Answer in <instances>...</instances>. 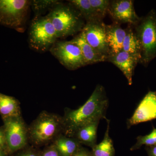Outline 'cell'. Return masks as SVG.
<instances>
[{
  "mask_svg": "<svg viewBox=\"0 0 156 156\" xmlns=\"http://www.w3.org/2000/svg\"><path fill=\"white\" fill-rule=\"evenodd\" d=\"M3 120L9 154L29 144L28 126L22 115L3 118Z\"/></svg>",
  "mask_w": 156,
  "mask_h": 156,
  "instance_id": "obj_7",
  "label": "cell"
},
{
  "mask_svg": "<svg viewBox=\"0 0 156 156\" xmlns=\"http://www.w3.org/2000/svg\"><path fill=\"white\" fill-rule=\"evenodd\" d=\"M54 27L47 16L34 17L29 30L28 41L31 49L46 52L57 41Z\"/></svg>",
  "mask_w": 156,
  "mask_h": 156,
  "instance_id": "obj_6",
  "label": "cell"
},
{
  "mask_svg": "<svg viewBox=\"0 0 156 156\" xmlns=\"http://www.w3.org/2000/svg\"><path fill=\"white\" fill-rule=\"evenodd\" d=\"M42 150L29 144L15 153L14 156H41Z\"/></svg>",
  "mask_w": 156,
  "mask_h": 156,
  "instance_id": "obj_24",
  "label": "cell"
},
{
  "mask_svg": "<svg viewBox=\"0 0 156 156\" xmlns=\"http://www.w3.org/2000/svg\"><path fill=\"white\" fill-rule=\"evenodd\" d=\"M136 143L130 148L131 151L139 149L142 145L152 146L156 145V128L153 127L151 133L145 136H139L136 138Z\"/></svg>",
  "mask_w": 156,
  "mask_h": 156,
  "instance_id": "obj_22",
  "label": "cell"
},
{
  "mask_svg": "<svg viewBox=\"0 0 156 156\" xmlns=\"http://www.w3.org/2000/svg\"><path fill=\"white\" fill-rule=\"evenodd\" d=\"M146 150L148 156H156V145L147 147Z\"/></svg>",
  "mask_w": 156,
  "mask_h": 156,
  "instance_id": "obj_28",
  "label": "cell"
},
{
  "mask_svg": "<svg viewBox=\"0 0 156 156\" xmlns=\"http://www.w3.org/2000/svg\"><path fill=\"white\" fill-rule=\"evenodd\" d=\"M126 30V36L123 41L122 50L127 53L140 56L141 49L140 44L134 33L133 25L128 24Z\"/></svg>",
  "mask_w": 156,
  "mask_h": 156,
  "instance_id": "obj_19",
  "label": "cell"
},
{
  "mask_svg": "<svg viewBox=\"0 0 156 156\" xmlns=\"http://www.w3.org/2000/svg\"><path fill=\"white\" fill-rule=\"evenodd\" d=\"M134 33L140 44V63L146 66L156 57V14L152 10L146 17L140 18L133 26Z\"/></svg>",
  "mask_w": 156,
  "mask_h": 156,
  "instance_id": "obj_4",
  "label": "cell"
},
{
  "mask_svg": "<svg viewBox=\"0 0 156 156\" xmlns=\"http://www.w3.org/2000/svg\"><path fill=\"white\" fill-rule=\"evenodd\" d=\"M58 0H33L31 1V8L35 17H41L43 14L49 12L60 2Z\"/></svg>",
  "mask_w": 156,
  "mask_h": 156,
  "instance_id": "obj_21",
  "label": "cell"
},
{
  "mask_svg": "<svg viewBox=\"0 0 156 156\" xmlns=\"http://www.w3.org/2000/svg\"><path fill=\"white\" fill-rule=\"evenodd\" d=\"M107 129L104 137L101 142L96 144L92 148V153L93 156H115V151L114 147L113 142L110 136V120L107 119Z\"/></svg>",
  "mask_w": 156,
  "mask_h": 156,
  "instance_id": "obj_18",
  "label": "cell"
},
{
  "mask_svg": "<svg viewBox=\"0 0 156 156\" xmlns=\"http://www.w3.org/2000/svg\"><path fill=\"white\" fill-rule=\"evenodd\" d=\"M0 114L2 119L21 115L19 101L15 98L0 93Z\"/></svg>",
  "mask_w": 156,
  "mask_h": 156,
  "instance_id": "obj_17",
  "label": "cell"
},
{
  "mask_svg": "<svg viewBox=\"0 0 156 156\" xmlns=\"http://www.w3.org/2000/svg\"><path fill=\"white\" fill-rule=\"evenodd\" d=\"M9 154H7L5 152L0 149V156H8Z\"/></svg>",
  "mask_w": 156,
  "mask_h": 156,
  "instance_id": "obj_29",
  "label": "cell"
},
{
  "mask_svg": "<svg viewBox=\"0 0 156 156\" xmlns=\"http://www.w3.org/2000/svg\"><path fill=\"white\" fill-rule=\"evenodd\" d=\"M109 101L104 87L98 85L83 105L76 109L66 108L62 116V134L73 137L79 129L101 119H106Z\"/></svg>",
  "mask_w": 156,
  "mask_h": 156,
  "instance_id": "obj_1",
  "label": "cell"
},
{
  "mask_svg": "<svg viewBox=\"0 0 156 156\" xmlns=\"http://www.w3.org/2000/svg\"><path fill=\"white\" fill-rule=\"evenodd\" d=\"M41 156H59L53 143L46 146L42 150Z\"/></svg>",
  "mask_w": 156,
  "mask_h": 156,
  "instance_id": "obj_25",
  "label": "cell"
},
{
  "mask_svg": "<svg viewBox=\"0 0 156 156\" xmlns=\"http://www.w3.org/2000/svg\"><path fill=\"white\" fill-rule=\"evenodd\" d=\"M108 14L113 22L120 24L127 23L134 26L140 19L134 9L132 0H113L110 1Z\"/></svg>",
  "mask_w": 156,
  "mask_h": 156,
  "instance_id": "obj_10",
  "label": "cell"
},
{
  "mask_svg": "<svg viewBox=\"0 0 156 156\" xmlns=\"http://www.w3.org/2000/svg\"><path fill=\"white\" fill-rule=\"evenodd\" d=\"M49 51L69 70H75L87 66L80 48L70 41H57Z\"/></svg>",
  "mask_w": 156,
  "mask_h": 156,
  "instance_id": "obj_8",
  "label": "cell"
},
{
  "mask_svg": "<svg viewBox=\"0 0 156 156\" xmlns=\"http://www.w3.org/2000/svg\"><path fill=\"white\" fill-rule=\"evenodd\" d=\"M30 7L29 0H0V24L24 32Z\"/></svg>",
  "mask_w": 156,
  "mask_h": 156,
  "instance_id": "obj_5",
  "label": "cell"
},
{
  "mask_svg": "<svg viewBox=\"0 0 156 156\" xmlns=\"http://www.w3.org/2000/svg\"><path fill=\"white\" fill-rule=\"evenodd\" d=\"M73 156H93L91 151H90L83 146L77 151Z\"/></svg>",
  "mask_w": 156,
  "mask_h": 156,
  "instance_id": "obj_27",
  "label": "cell"
},
{
  "mask_svg": "<svg viewBox=\"0 0 156 156\" xmlns=\"http://www.w3.org/2000/svg\"><path fill=\"white\" fill-rule=\"evenodd\" d=\"M81 32L87 42L98 52L107 58L110 55L107 41L106 24L103 20H97L86 23Z\"/></svg>",
  "mask_w": 156,
  "mask_h": 156,
  "instance_id": "obj_9",
  "label": "cell"
},
{
  "mask_svg": "<svg viewBox=\"0 0 156 156\" xmlns=\"http://www.w3.org/2000/svg\"><path fill=\"white\" fill-rule=\"evenodd\" d=\"M156 119V92L150 91L138 105L131 118L127 120L128 129L140 123Z\"/></svg>",
  "mask_w": 156,
  "mask_h": 156,
  "instance_id": "obj_11",
  "label": "cell"
},
{
  "mask_svg": "<svg viewBox=\"0 0 156 156\" xmlns=\"http://www.w3.org/2000/svg\"><path fill=\"white\" fill-rule=\"evenodd\" d=\"M62 132V116L43 111L28 126L29 143L40 148L53 143Z\"/></svg>",
  "mask_w": 156,
  "mask_h": 156,
  "instance_id": "obj_2",
  "label": "cell"
},
{
  "mask_svg": "<svg viewBox=\"0 0 156 156\" xmlns=\"http://www.w3.org/2000/svg\"><path fill=\"white\" fill-rule=\"evenodd\" d=\"M126 34V29L122 28L119 23L113 22L111 24H106L107 41L111 54H116L122 51Z\"/></svg>",
  "mask_w": 156,
  "mask_h": 156,
  "instance_id": "obj_14",
  "label": "cell"
},
{
  "mask_svg": "<svg viewBox=\"0 0 156 156\" xmlns=\"http://www.w3.org/2000/svg\"><path fill=\"white\" fill-rule=\"evenodd\" d=\"M0 149L9 154L8 146L4 126L0 127Z\"/></svg>",
  "mask_w": 156,
  "mask_h": 156,
  "instance_id": "obj_26",
  "label": "cell"
},
{
  "mask_svg": "<svg viewBox=\"0 0 156 156\" xmlns=\"http://www.w3.org/2000/svg\"><path fill=\"white\" fill-rule=\"evenodd\" d=\"M46 16L56 30L58 38H65L80 33L86 22L79 11L68 2L60 1Z\"/></svg>",
  "mask_w": 156,
  "mask_h": 156,
  "instance_id": "obj_3",
  "label": "cell"
},
{
  "mask_svg": "<svg viewBox=\"0 0 156 156\" xmlns=\"http://www.w3.org/2000/svg\"><path fill=\"white\" fill-rule=\"evenodd\" d=\"M100 120H96L87 124L76 132L74 138L83 145L94 147L97 144V130Z\"/></svg>",
  "mask_w": 156,
  "mask_h": 156,
  "instance_id": "obj_15",
  "label": "cell"
},
{
  "mask_svg": "<svg viewBox=\"0 0 156 156\" xmlns=\"http://www.w3.org/2000/svg\"><path fill=\"white\" fill-rule=\"evenodd\" d=\"M110 1L109 0H89L91 6L99 19L103 20L108 14Z\"/></svg>",
  "mask_w": 156,
  "mask_h": 156,
  "instance_id": "obj_23",
  "label": "cell"
},
{
  "mask_svg": "<svg viewBox=\"0 0 156 156\" xmlns=\"http://www.w3.org/2000/svg\"><path fill=\"white\" fill-rule=\"evenodd\" d=\"M140 59V56L122 50L116 54H110L106 61L111 62L119 69L127 79L128 84L131 86L133 84L134 69Z\"/></svg>",
  "mask_w": 156,
  "mask_h": 156,
  "instance_id": "obj_12",
  "label": "cell"
},
{
  "mask_svg": "<svg viewBox=\"0 0 156 156\" xmlns=\"http://www.w3.org/2000/svg\"><path fill=\"white\" fill-rule=\"evenodd\" d=\"M70 41L80 48L86 65L106 61V57L98 52L89 44L81 32Z\"/></svg>",
  "mask_w": 156,
  "mask_h": 156,
  "instance_id": "obj_13",
  "label": "cell"
},
{
  "mask_svg": "<svg viewBox=\"0 0 156 156\" xmlns=\"http://www.w3.org/2000/svg\"><path fill=\"white\" fill-rule=\"evenodd\" d=\"M59 156H73L83 146L74 137L61 134L53 143Z\"/></svg>",
  "mask_w": 156,
  "mask_h": 156,
  "instance_id": "obj_16",
  "label": "cell"
},
{
  "mask_svg": "<svg viewBox=\"0 0 156 156\" xmlns=\"http://www.w3.org/2000/svg\"><path fill=\"white\" fill-rule=\"evenodd\" d=\"M68 2L80 12L86 23L101 20L95 14L89 0H70Z\"/></svg>",
  "mask_w": 156,
  "mask_h": 156,
  "instance_id": "obj_20",
  "label": "cell"
}]
</instances>
